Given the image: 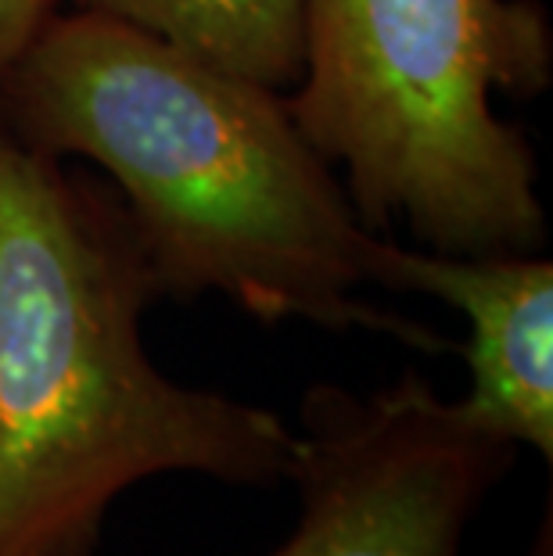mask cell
<instances>
[{
	"label": "cell",
	"instance_id": "8992f818",
	"mask_svg": "<svg viewBox=\"0 0 553 556\" xmlns=\"http://www.w3.org/2000/svg\"><path fill=\"white\" fill-rule=\"evenodd\" d=\"M180 51L288 93L302 68V0H73Z\"/></svg>",
	"mask_w": 553,
	"mask_h": 556
},
{
	"label": "cell",
	"instance_id": "3957f363",
	"mask_svg": "<svg viewBox=\"0 0 553 556\" xmlns=\"http://www.w3.org/2000/svg\"><path fill=\"white\" fill-rule=\"evenodd\" d=\"M550 83L543 0H302L285 101L370 230L403 223L445 255L539 252V162L497 98Z\"/></svg>",
	"mask_w": 553,
	"mask_h": 556
},
{
	"label": "cell",
	"instance_id": "7a4b0ae2",
	"mask_svg": "<svg viewBox=\"0 0 553 556\" xmlns=\"http://www.w3.org/2000/svg\"><path fill=\"white\" fill-rule=\"evenodd\" d=\"M159 299L120 194L0 137V556H93L159 475L288 481L296 428L151 363Z\"/></svg>",
	"mask_w": 553,
	"mask_h": 556
},
{
	"label": "cell",
	"instance_id": "5b68a950",
	"mask_svg": "<svg viewBox=\"0 0 553 556\" xmlns=\"http://www.w3.org/2000/svg\"><path fill=\"white\" fill-rule=\"evenodd\" d=\"M370 283L428 294L467 319L470 388L461 402L478 428L553 459V263L539 252L445 255L381 233Z\"/></svg>",
	"mask_w": 553,
	"mask_h": 556
},
{
	"label": "cell",
	"instance_id": "52a82bcc",
	"mask_svg": "<svg viewBox=\"0 0 553 556\" xmlns=\"http://www.w3.org/2000/svg\"><path fill=\"white\" fill-rule=\"evenodd\" d=\"M54 15L58 0H0V112H4V90L11 73Z\"/></svg>",
	"mask_w": 553,
	"mask_h": 556
},
{
	"label": "cell",
	"instance_id": "6da1fadb",
	"mask_svg": "<svg viewBox=\"0 0 553 556\" xmlns=\"http://www.w3.org/2000/svg\"><path fill=\"white\" fill-rule=\"evenodd\" d=\"M0 137L112 180L162 299L219 294L259 324L445 349L431 327L363 299L381 233L280 90L73 8L11 73Z\"/></svg>",
	"mask_w": 553,
	"mask_h": 556
},
{
	"label": "cell",
	"instance_id": "277c9868",
	"mask_svg": "<svg viewBox=\"0 0 553 556\" xmlns=\"http://www.w3.org/2000/svg\"><path fill=\"white\" fill-rule=\"evenodd\" d=\"M514 448L417 370L370 395L316 384L302 395L288 475L299 525L274 556H461Z\"/></svg>",
	"mask_w": 553,
	"mask_h": 556
}]
</instances>
